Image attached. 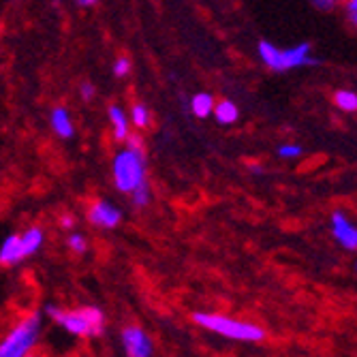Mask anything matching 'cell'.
<instances>
[{
	"label": "cell",
	"instance_id": "1",
	"mask_svg": "<svg viewBox=\"0 0 357 357\" xmlns=\"http://www.w3.org/2000/svg\"><path fill=\"white\" fill-rule=\"evenodd\" d=\"M112 178H114V186L124 195H131L137 188L150 184L142 135L131 133L124 139V148L118 150L112 160Z\"/></svg>",
	"mask_w": 357,
	"mask_h": 357
},
{
	"label": "cell",
	"instance_id": "2",
	"mask_svg": "<svg viewBox=\"0 0 357 357\" xmlns=\"http://www.w3.org/2000/svg\"><path fill=\"white\" fill-rule=\"evenodd\" d=\"M257 58L266 69L274 73H289V71L304 69V67H314L317 64L310 43H296V45L282 47L272 41H259Z\"/></svg>",
	"mask_w": 357,
	"mask_h": 357
},
{
	"label": "cell",
	"instance_id": "3",
	"mask_svg": "<svg viewBox=\"0 0 357 357\" xmlns=\"http://www.w3.org/2000/svg\"><path fill=\"white\" fill-rule=\"evenodd\" d=\"M192 321L199 328H206L208 332H214L218 336L242 340V342H261L266 338V332L248 321H238L225 314H212V312H195Z\"/></svg>",
	"mask_w": 357,
	"mask_h": 357
},
{
	"label": "cell",
	"instance_id": "4",
	"mask_svg": "<svg viewBox=\"0 0 357 357\" xmlns=\"http://www.w3.org/2000/svg\"><path fill=\"white\" fill-rule=\"evenodd\" d=\"M45 310L69 334H75V336H99V334H103L105 317H103V310L94 308V306H84V308H77L75 312H62L56 306H47Z\"/></svg>",
	"mask_w": 357,
	"mask_h": 357
},
{
	"label": "cell",
	"instance_id": "5",
	"mask_svg": "<svg viewBox=\"0 0 357 357\" xmlns=\"http://www.w3.org/2000/svg\"><path fill=\"white\" fill-rule=\"evenodd\" d=\"M41 330V314H30L0 342V357H26L32 344L37 342Z\"/></svg>",
	"mask_w": 357,
	"mask_h": 357
},
{
	"label": "cell",
	"instance_id": "6",
	"mask_svg": "<svg viewBox=\"0 0 357 357\" xmlns=\"http://www.w3.org/2000/svg\"><path fill=\"white\" fill-rule=\"evenodd\" d=\"M330 231L344 250H357V222L344 210L332 212Z\"/></svg>",
	"mask_w": 357,
	"mask_h": 357
},
{
	"label": "cell",
	"instance_id": "7",
	"mask_svg": "<svg viewBox=\"0 0 357 357\" xmlns=\"http://www.w3.org/2000/svg\"><path fill=\"white\" fill-rule=\"evenodd\" d=\"M88 220L94 225V227H103V229H114V227L120 225L122 220V212L118 206H114L112 202L107 199H99L94 202L88 210Z\"/></svg>",
	"mask_w": 357,
	"mask_h": 357
},
{
	"label": "cell",
	"instance_id": "8",
	"mask_svg": "<svg viewBox=\"0 0 357 357\" xmlns=\"http://www.w3.org/2000/svg\"><path fill=\"white\" fill-rule=\"evenodd\" d=\"M122 344L128 357H152V340L142 328H126L122 332Z\"/></svg>",
	"mask_w": 357,
	"mask_h": 357
},
{
	"label": "cell",
	"instance_id": "9",
	"mask_svg": "<svg viewBox=\"0 0 357 357\" xmlns=\"http://www.w3.org/2000/svg\"><path fill=\"white\" fill-rule=\"evenodd\" d=\"M50 126L52 131L60 137V139H71L75 133V126H73V118L69 114L67 107H54L50 112Z\"/></svg>",
	"mask_w": 357,
	"mask_h": 357
},
{
	"label": "cell",
	"instance_id": "10",
	"mask_svg": "<svg viewBox=\"0 0 357 357\" xmlns=\"http://www.w3.org/2000/svg\"><path fill=\"white\" fill-rule=\"evenodd\" d=\"M109 122H112V133H114V139L116 142H122L131 135V120H128V114L120 107V105H112L109 112Z\"/></svg>",
	"mask_w": 357,
	"mask_h": 357
},
{
	"label": "cell",
	"instance_id": "11",
	"mask_svg": "<svg viewBox=\"0 0 357 357\" xmlns=\"http://www.w3.org/2000/svg\"><path fill=\"white\" fill-rule=\"evenodd\" d=\"M26 255L22 248V240L20 236H9L3 246H0V264L3 266H17L20 261H24Z\"/></svg>",
	"mask_w": 357,
	"mask_h": 357
},
{
	"label": "cell",
	"instance_id": "12",
	"mask_svg": "<svg viewBox=\"0 0 357 357\" xmlns=\"http://www.w3.org/2000/svg\"><path fill=\"white\" fill-rule=\"evenodd\" d=\"M214 105H216V99L210 94V92H197V94H192L190 96V101H188V109L195 118H199V120H206L212 116L214 112Z\"/></svg>",
	"mask_w": 357,
	"mask_h": 357
},
{
	"label": "cell",
	"instance_id": "13",
	"mask_svg": "<svg viewBox=\"0 0 357 357\" xmlns=\"http://www.w3.org/2000/svg\"><path fill=\"white\" fill-rule=\"evenodd\" d=\"M212 116L216 118L218 124H222V126H231V124H236L238 118H240V107H238L234 101H229V99H220V101H216Z\"/></svg>",
	"mask_w": 357,
	"mask_h": 357
},
{
	"label": "cell",
	"instance_id": "14",
	"mask_svg": "<svg viewBox=\"0 0 357 357\" xmlns=\"http://www.w3.org/2000/svg\"><path fill=\"white\" fill-rule=\"evenodd\" d=\"M20 240H22L24 255H26V257H30V255H35V252L43 246V242H45V234H43L41 227H28V229L20 236Z\"/></svg>",
	"mask_w": 357,
	"mask_h": 357
},
{
	"label": "cell",
	"instance_id": "15",
	"mask_svg": "<svg viewBox=\"0 0 357 357\" xmlns=\"http://www.w3.org/2000/svg\"><path fill=\"white\" fill-rule=\"evenodd\" d=\"M334 105L342 114H355L357 112V92L349 88H340L334 92Z\"/></svg>",
	"mask_w": 357,
	"mask_h": 357
},
{
	"label": "cell",
	"instance_id": "16",
	"mask_svg": "<svg viewBox=\"0 0 357 357\" xmlns=\"http://www.w3.org/2000/svg\"><path fill=\"white\" fill-rule=\"evenodd\" d=\"M128 120H131V126H135L137 131H144V128L150 126L152 114H150V109L144 103H135L131 107V114H128Z\"/></svg>",
	"mask_w": 357,
	"mask_h": 357
},
{
	"label": "cell",
	"instance_id": "17",
	"mask_svg": "<svg viewBox=\"0 0 357 357\" xmlns=\"http://www.w3.org/2000/svg\"><path fill=\"white\" fill-rule=\"evenodd\" d=\"M276 156L282 160H298L304 156V148L298 142H284L276 148Z\"/></svg>",
	"mask_w": 357,
	"mask_h": 357
},
{
	"label": "cell",
	"instance_id": "18",
	"mask_svg": "<svg viewBox=\"0 0 357 357\" xmlns=\"http://www.w3.org/2000/svg\"><path fill=\"white\" fill-rule=\"evenodd\" d=\"M128 197H131V204H133L135 208H146V206L152 202V190H150V184H146V186L137 188L135 192L128 195Z\"/></svg>",
	"mask_w": 357,
	"mask_h": 357
},
{
	"label": "cell",
	"instance_id": "19",
	"mask_svg": "<svg viewBox=\"0 0 357 357\" xmlns=\"http://www.w3.org/2000/svg\"><path fill=\"white\" fill-rule=\"evenodd\" d=\"M131 71H133V62H131V58H126V56L116 58V62H114V75H116V77H126Z\"/></svg>",
	"mask_w": 357,
	"mask_h": 357
},
{
	"label": "cell",
	"instance_id": "20",
	"mask_svg": "<svg viewBox=\"0 0 357 357\" xmlns=\"http://www.w3.org/2000/svg\"><path fill=\"white\" fill-rule=\"evenodd\" d=\"M342 13H344V20L357 28V0H342Z\"/></svg>",
	"mask_w": 357,
	"mask_h": 357
},
{
	"label": "cell",
	"instance_id": "21",
	"mask_svg": "<svg viewBox=\"0 0 357 357\" xmlns=\"http://www.w3.org/2000/svg\"><path fill=\"white\" fill-rule=\"evenodd\" d=\"M67 244H69V248H71L75 255H84V252L88 250V242H86V238H84L82 234H71L69 240H67Z\"/></svg>",
	"mask_w": 357,
	"mask_h": 357
},
{
	"label": "cell",
	"instance_id": "22",
	"mask_svg": "<svg viewBox=\"0 0 357 357\" xmlns=\"http://www.w3.org/2000/svg\"><path fill=\"white\" fill-rule=\"evenodd\" d=\"M308 3L319 11H334L342 5V0H308Z\"/></svg>",
	"mask_w": 357,
	"mask_h": 357
},
{
	"label": "cell",
	"instance_id": "23",
	"mask_svg": "<svg viewBox=\"0 0 357 357\" xmlns=\"http://www.w3.org/2000/svg\"><path fill=\"white\" fill-rule=\"evenodd\" d=\"M79 94H82V99H84V101H92L94 96H96V88H94V84L84 82V84H82V88H79Z\"/></svg>",
	"mask_w": 357,
	"mask_h": 357
},
{
	"label": "cell",
	"instance_id": "24",
	"mask_svg": "<svg viewBox=\"0 0 357 357\" xmlns=\"http://www.w3.org/2000/svg\"><path fill=\"white\" fill-rule=\"evenodd\" d=\"M62 227H64V229H73V227H75V218L73 216H62Z\"/></svg>",
	"mask_w": 357,
	"mask_h": 357
},
{
	"label": "cell",
	"instance_id": "25",
	"mask_svg": "<svg viewBox=\"0 0 357 357\" xmlns=\"http://www.w3.org/2000/svg\"><path fill=\"white\" fill-rule=\"evenodd\" d=\"M99 0H77V7H82V9H90V7H94Z\"/></svg>",
	"mask_w": 357,
	"mask_h": 357
},
{
	"label": "cell",
	"instance_id": "26",
	"mask_svg": "<svg viewBox=\"0 0 357 357\" xmlns=\"http://www.w3.org/2000/svg\"><path fill=\"white\" fill-rule=\"evenodd\" d=\"M248 169H250L252 174H257V176H261V174H264V167H261V165H248Z\"/></svg>",
	"mask_w": 357,
	"mask_h": 357
},
{
	"label": "cell",
	"instance_id": "27",
	"mask_svg": "<svg viewBox=\"0 0 357 357\" xmlns=\"http://www.w3.org/2000/svg\"><path fill=\"white\" fill-rule=\"evenodd\" d=\"M26 357H32V355H26Z\"/></svg>",
	"mask_w": 357,
	"mask_h": 357
},
{
	"label": "cell",
	"instance_id": "28",
	"mask_svg": "<svg viewBox=\"0 0 357 357\" xmlns=\"http://www.w3.org/2000/svg\"><path fill=\"white\" fill-rule=\"evenodd\" d=\"M355 272H357V266H355Z\"/></svg>",
	"mask_w": 357,
	"mask_h": 357
}]
</instances>
